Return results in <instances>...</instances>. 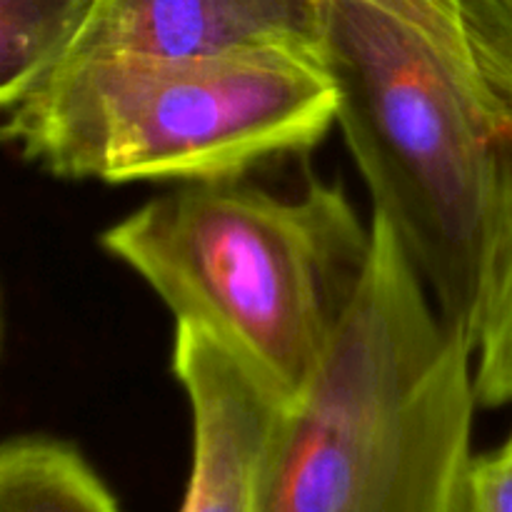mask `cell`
Wrapping results in <instances>:
<instances>
[{
  "mask_svg": "<svg viewBox=\"0 0 512 512\" xmlns=\"http://www.w3.org/2000/svg\"><path fill=\"white\" fill-rule=\"evenodd\" d=\"M373 213L478 353L512 258V0H320Z\"/></svg>",
  "mask_w": 512,
  "mask_h": 512,
  "instance_id": "cell-1",
  "label": "cell"
},
{
  "mask_svg": "<svg viewBox=\"0 0 512 512\" xmlns=\"http://www.w3.org/2000/svg\"><path fill=\"white\" fill-rule=\"evenodd\" d=\"M355 298L290 400L263 512H458L475 350L440 318L383 215Z\"/></svg>",
  "mask_w": 512,
  "mask_h": 512,
  "instance_id": "cell-2",
  "label": "cell"
},
{
  "mask_svg": "<svg viewBox=\"0 0 512 512\" xmlns=\"http://www.w3.org/2000/svg\"><path fill=\"white\" fill-rule=\"evenodd\" d=\"M175 323L228 345L295 400L323 365L373 245L343 185L310 178L300 198L238 180L185 183L103 230Z\"/></svg>",
  "mask_w": 512,
  "mask_h": 512,
  "instance_id": "cell-3",
  "label": "cell"
},
{
  "mask_svg": "<svg viewBox=\"0 0 512 512\" xmlns=\"http://www.w3.org/2000/svg\"><path fill=\"white\" fill-rule=\"evenodd\" d=\"M338 90L320 50L208 58H83L5 113L3 135L55 178L238 180L323 143Z\"/></svg>",
  "mask_w": 512,
  "mask_h": 512,
  "instance_id": "cell-4",
  "label": "cell"
},
{
  "mask_svg": "<svg viewBox=\"0 0 512 512\" xmlns=\"http://www.w3.org/2000/svg\"><path fill=\"white\" fill-rule=\"evenodd\" d=\"M173 375L193 423L180 512H263L290 400L193 323H175Z\"/></svg>",
  "mask_w": 512,
  "mask_h": 512,
  "instance_id": "cell-5",
  "label": "cell"
},
{
  "mask_svg": "<svg viewBox=\"0 0 512 512\" xmlns=\"http://www.w3.org/2000/svg\"><path fill=\"white\" fill-rule=\"evenodd\" d=\"M260 48L320 50V0H95L63 63Z\"/></svg>",
  "mask_w": 512,
  "mask_h": 512,
  "instance_id": "cell-6",
  "label": "cell"
},
{
  "mask_svg": "<svg viewBox=\"0 0 512 512\" xmlns=\"http://www.w3.org/2000/svg\"><path fill=\"white\" fill-rule=\"evenodd\" d=\"M0 512H120L108 485L70 443L40 435L0 450Z\"/></svg>",
  "mask_w": 512,
  "mask_h": 512,
  "instance_id": "cell-7",
  "label": "cell"
},
{
  "mask_svg": "<svg viewBox=\"0 0 512 512\" xmlns=\"http://www.w3.org/2000/svg\"><path fill=\"white\" fill-rule=\"evenodd\" d=\"M95 0H0V105L13 110L68 55Z\"/></svg>",
  "mask_w": 512,
  "mask_h": 512,
  "instance_id": "cell-8",
  "label": "cell"
},
{
  "mask_svg": "<svg viewBox=\"0 0 512 512\" xmlns=\"http://www.w3.org/2000/svg\"><path fill=\"white\" fill-rule=\"evenodd\" d=\"M475 365V393L483 408L512 405V258L490 308Z\"/></svg>",
  "mask_w": 512,
  "mask_h": 512,
  "instance_id": "cell-9",
  "label": "cell"
},
{
  "mask_svg": "<svg viewBox=\"0 0 512 512\" xmlns=\"http://www.w3.org/2000/svg\"><path fill=\"white\" fill-rule=\"evenodd\" d=\"M458 512H512V435L503 448L473 458Z\"/></svg>",
  "mask_w": 512,
  "mask_h": 512,
  "instance_id": "cell-10",
  "label": "cell"
}]
</instances>
